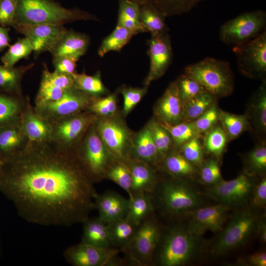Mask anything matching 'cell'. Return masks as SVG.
Segmentation results:
<instances>
[{"label": "cell", "mask_w": 266, "mask_h": 266, "mask_svg": "<svg viewBox=\"0 0 266 266\" xmlns=\"http://www.w3.org/2000/svg\"><path fill=\"white\" fill-rule=\"evenodd\" d=\"M237 66L243 74L264 81L266 73V31L254 38L233 47Z\"/></svg>", "instance_id": "obj_10"}, {"label": "cell", "mask_w": 266, "mask_h": 266, "mask_svg": "<svg viewBox=\"0 0 266 266\" xmlns=\"http://www.w3.org/2000/svg\"><path fill=\"white\" fill-rule=\"evenodd\" d=\"M93 20L97 19L87 11L66 8L53 0H17L14 26H64L76 21Z\"/></svg>", "instance_id": "obj_3"}, {"label": "cell", "mask_w": 266, "mask_h": 266, "mask_svg": "<svg viewBox=\"0 0 266 266\" xmlns=\"http://www.w3.org/2000/svg\"><path fill=\"white\" fill-rule=\"evenodd\" d=\"M250 115L256 128L265 132L266 130V87L263 81L252 99L250 104Z\"/></svg>", "instance_id": "obj_36"}, {"label": "cell", "mask_w": 266, "mask_h": 266, "mask_svg": "<svg viewBox=\"0 0 266 266\" xmlns=\"http://www.w3.org/2000/svg\"><path fill=\"white\" fill-rule=\"evenodd\" d=\"M135 33L123 27L116 25L114 30L102 41L98 51L100 57L111 51H119L131 40Z\"/></svg>", "instance_id": "obj_34"}, {"label": "cell", "mask_w": 266, "mask_h": 266, "mask_svg": "<svg viewBox=\"0 0 266 266\" xmlns=\"http://www.w3.org/2000/svg\"><path fill=\"white\" fill-rule=\"evenodd\" d=\"M10 31L9 27H3L0 25V53L10 45L11 41Z\"/></svg>", "instance_id": "obj_57"}, {"label": "cell", "mask_w": 266, "mask_h": 266, "mask_svg": "<svg viewBox=\"0 0 266 266\" xmlns=\"http://www.w3.org/2000/svg\"><path fill=\"white\" fill-rule=\"evenodd\" d=\"M13 28L29 40L36 56L50 52L67 31L61 25H15Z\"/></svg>", "instance_id": "obj_15"}, {"label": "cell", "mask_w": 266, "mask_h": 266, "mask_svg": "<svg viewBox=\"0 0 266 266\" xmlns=\"http://www.w3.org/2000/svg\"><path fill=\"white\" fill-rule=\"evenodd\" d=\"M117 25L132 31L136 34L147 32L146 29L142 24L138 23L119 12H118Z\"/></svg>", "instance_id": "obj_55"}, {"label": "cell", "mask_w": 266, "mask_h": 266, "mask_svg": "<svg viewBox=\"0 0 266 266\" xmlns=\"http://www.w3.org/2000/svg\"><path fill=\"white\" fill-rule=\"evenodd\" d=\"M17 0H0V25L13 27L17 10Z\"/></svg>", "instance_id": "obj_51"}, {"label": "cell", "mask_w": 266, "mask_h": 266, "mask_svg": "<svg viewBox=\"0 0 266 266\" xmlns=\"http://www.w3.org/2000/svg\"><path fill=\"white\" fill-rule=\"evenodd\" d=\"M95 98L72 87L66 90L59 99L34 105L33 108L40 116L51 122L88 109Z\"/></svg>", "instance_id": "obj_11"}, {"label": "cell", "mask_w": 266, "mask_h": 266, "mask_svg": "<svg viewBox=\"0 0 266 266\" xmlns=\"http://www.w3.org/2000/svg\"><path fill=\"white\" fill-rule=\"evenodd\" d=\"M146 217L139 225L133 239L122 251L128 264L137 266H153V258L162 228L155 213Z\"/></svg>", "instance_id": "obj_6"}, {"label": "cell", "mask_w": 266, "mask_h": 266, "mask_svg": "<svg viewBox=\"0 0 266 266\" xmlns=\"http://www.w3.org/2000/svg\"><path fill=\"white\" fill-rule=\"evenodd\" d=\"M105 178L115 182L124 190L129 198L131 193L132 176L130 168L126 162L116 160L107 170Z\"/></svg>", "instance_id": "obj_40"}, {"label": "cell", "mask_w": 266, "mask_h": 266, "mask_svg": "<svg viewBox=\"0 0 266 266\" xmlns=\"http://www.w3.org/2000/svg\"><path fill=\"white\" fill-rule=\"evenodd\" d=\"M20 123L30 141L41 142L52 140L51 122L35 111L30 100L22 113Z\"/></svg>", "instance_id": "obj_21"}, {"label": "cell", "mask_w": 266, "mask_h": 266, "mask_svg": "<svg viewBox=\"0 0 266 266\" xmlns=\"http://www.w3.org/2000/svg\"><path fill=\"white\" fill-rule=\"evenodd\" d=\"M200 235L176 223L162 230L153 258V265L182 266L191 261L200 248Z\"/></svg>", "instance_id": "obj_2"}, {"label": "cell", "mask_w": 266, "mask_h": 266, "mask_svg": "<svg viewBox=\"0 0 266 266\" xmlns=\"http://www.w3.org/2000/svg\"><path fill=\"white\" fill-rule=\"evenodd\" d=\"M126 162L131 172L132 196L141 193L152 194L159 182L153 167L142 161L131 158Z\"/></svg>", "instance_id": "obj_22"}, {"label": "cell", "mask_w": 266, "mask_h": 266, "mask_svg": "<svg viewBox=\"0 0 266 266\" xmlns=\"http://www.w3.org/2000/svg\"><path fill=\"white\" fill-rule=\"evenodd\" d=\"M175 81L183 103L205 91L196 79L185 73L181 75Z\"/></svg>", "instance_id": "obj_45"}, {"label": "cell", "mask_w": 266, "mask_h": 266, "mask_svg": "<svg viewBox=\"0 0 266 266\" xmlns=\"http://www.w3.org/2000/svg\"><path fill=\"white\" fill-rule=\"evenodd\" d=\"M106 225L113 247L121 250V252L132 240L139 226L125 217Z\"/></svg>", "instance_id": "obj_29"}, {"label": "cell", "mask_w": 266, "mask_h": 266, "mask_svg": "<svg viewBox=\"0 0 266 266\" xmlns=\"http://www.w3.org/2000/svg\"><path fill=\"white\" fill-rule=\"evenodd\" d=\"M247 264L253 266H266V253L265 252H259L249 256L246 259Z\"/></svg>", "instance_id": "obj_56"}, {"label": "cell", "mask_w": 266, "mask_h": 266, "mask_svg": "<svg viewBox=\"0 0 266 266\" xmlns=\"http://www.w3.org/2000/svg\"><path fill=\"white\" fill-rule=\"evenodd\" d=\"M252 177L244 173L231 180H222L208 188L206 194L220 203L229 207L241 205L252 196L255 185Z\"/></svg>", "instance_id": "obj_12"}, {"label": "cell", "mask_w": 266, "mask_h": 266, "mask_svg": "<svg viewBox=\"0 0 266 266\" xmlns=\"http://www.w3.org/2000/svg\"><path fill=\"white\" fill-rule=\"evenodd\" d=\"M89 44V38L86 34L67 30L50 53L52 58L72 57L79 59L86 53Z\"/></svg>", "instance_id": "obj_23"}, {"label": "cell", "mask_w": 266, "mask_h": 266, "mask_svg": "<svg viewBox=\"0 0 266 266\" xmlns=\"http://www.w3.org/2000/svg\"><path fill=\"white\" fill-rule=\"evenodd\" d=\"M203 141V149L215 157L222 156L229 137L222 126H215L206 132Z\"/></svg>", "instance_id": "obj_39"}, {"label": "cell", "mask_w": 266, "mask_h": 266, "mask_svg": "<svg viewBox=\"0 0 266 266\" xmlns=\"http://www.w3.org/2000/svg\"><path fill=\"white\" fill-rule=\"evenodd\" d=\"M216 97L204 91L196 97L184 103V121L191 122L199 117L212 105Z\"/></svg>", "instance_id": "obj_35"}, {"label": "cell", "mask_w": 266, "mask_h": 266, "mask_svg": "<svg viewBox=\"0 0 266 266\" xmlns=\"http://www.w3.org/2000/svg\"><path fill=\"white\" fill-rule=\"evenodd\" d=\"M147 91V86L144 88H125L122 90L124 98L123 111L128 113L141 100Z\"/></svg>", "instance_id": "obj_52"}, {"label": "cell", "mask_w": 266, "mask_h": 266, "mask_svg": "<svg viewBox=\"0 0 266 266\" xmlns=\"http://www.w3.org/2000/svg\"><path fill=\"white\" fill-rule=\"evenodd\" d=\"M162 162L165 169L176 178L183 179L192 176L197 172V166L188 161L181 153H167Z\"/></svg>", "instance_id": "obj_32"}, {"label": "cell", "mask_w": 266, "mask_h": 266, "mask_svg": "<svg viewBox=\"0 0 266 266\" xmlns=\"http://www.w3.org/2000/svg\"><path fill=\"white\" fill-rule=\"evenodd\" d=\"M2 162L0 192L28 222L69 226L83 223L95 209L97 193L77 147L29 141Z\"/></svg>", "instance_id": "obj_1"}, {"label": "cell", "mask_w": 266, "mask_h": 266, "mask_svg": "<svg viewBox=\"0 0 266 266\" xmlns=\"http://www.w3.org/2000/svg\"><path fill=\"white\" fill-rule=\"evenodd\" d=\"M32 52L33 48L30 41L24 37L19 38L14 44L9 46L0 60L3 66L13 67L20 60L28 59Z\"/></svg>", "instance_id": "obj_38"}, {"label": "cell", "mask_w": 266, "mask_h": 266, "mask_svg": "<svg viewBox=\"0 0 266 266\" xmlns=\"http://www.w3.org/2000/svg\"><path fill=\"white\" fill-rule=\"evenodd\" d=\"M160 124L168 132L177 147H181L190 139L200 136L190 122L171 125L161 122Z\"/></svg>", "instance_id": "obj_43"}, {"label": "cell", "mask_w": 266, "mask_h": 266, "mask_svg": "<svg viewBox=\"0 0 266 266\" xmlns=\"http://www.w3.org/2000/svg\"><path fill=\"white\" fill-rule=\"evenodd\" d=\"M88 113L81 112L50 121L52 129V140L64 147H76V144L94 121L93 116Z\"/></svg>", "instance_id": "obj_14"}, {"label": "cell", "mask_w": 266, "mask_h": 266, "mask_svg": "<svg viewBox=\"0 0 266 266\" xmlns=\"http://www.w3.org/2000/svg\"><path fill=\"white\" fill-rule=\"evenodd\" d=\"M89 129L83 146L77 150L82 166L94 183L105 178L107 170L116 159L106 148L96 127L91 126Z\"/></svg>", "instance_id": "obj_8"}, {"label": "cell", "mask_w": 266, "mask_h": 266, "mask_svg": "<svg viewBox=\"0 0 266 266\" xmlns=\"http://www.w3.org/2000/svg\"><path fill=\"white\" fill-rule=\"evenodd\" d=\"M214 103L204 113L190 123L200 135L206 133L216 124L218 120V110Z\"/></svg>", "instance_id": "obj_46"}, {"label": "cell", "mask_w": 266, "mask_h": 266, "mask_svg": "<svg viewBox=\"0 0 266 266\" xmlns=\"http://www.w3.org/2000/svg\"><path fill=\"white\" fill-rule=\"evenodd\" d=\"M156 147L158 164H160L168 153L171 144V137L160 123L152 122L149 125Z\"/></svg>", "instance_id": "obj_44"}, {"label": "cell", "mask_w": 266, "mask_h": 266, "mask_svg": "<svg viewBox=\"0 0 266 266\" xmlns=\"http://www.w3.org/2000/svg\"><path fill=\"white\" fill-rule=\"evenodd\" d=\"M65 91L41 79L35 99V105L56 100L62 97Z\"/></svg>", "instance_id": "obj_49"}, {"label": "cell", "mask_w": 266, "mask_h": 266, "mask_svg": "<svg viewBox=\"0 0 266 266\" xmlns=\"http://www.w3.org/2000/svg\"><path fill=\"white\" fill-rule=\"evenodd\" d=\"M218 120L231 139L237 138L250 127L248 114L236 115L219 109Z\"/></svg>", "instance_id": "obj_33"}, {"label": "cell", "mask_w": 266, "mask_h": 266, "mask_svg": "<svg viewBox=\"0 0 266 266\" xmlns=\"http://www.w3.org/2000/svg\"><path fill=\"white\" fill-rule=\"evenodd\" d=\"M184 73L216 98L227 97L233 91V73L230 64L226 61L206 58L187 66Z\"/></svg>", "instance_id": "obj_5"}, {"label": "cell", "mask_w": 266, "mask_h": 266, "mask_svg": "<svg viewBox=\"0 0 266 266\" xmlns=\"http://www.w3.org/2000/svg\"><path fill=\"white\" fill-rule=\"evenodd\" d=\"M201 181L210 186L221 181L222 178L219 164L216 160L208 159L203 162L200 172Z\"/></svg>", "instance_id": "obj_47"}, {"label": "cell", "mask_w": 266, "mask_h": 266, "mask_svg": "<svg viewBox=\"0 0 266 266\" xmlns=\"http://www.w3.org/2000/svg\"><path fill=\"white\" fill-rule=\"evenodd\" d=\"M2 160H1V158L0 156V175H1V169H2Z\"/></svg>", "instance_id": "obj_60"}, {"label": "cell", "mask_w": 266, "mask_h": 266, "mask_svg": "<svg viewBox=\"0 0 266 266\" xmlns=\"http://www.w3.org/2000/svg\"><path fill=\"white\" fill-rule=\"evenodd\" d=\"M29 141L20 123L0 128V156L2 161L19 153Z\"/></svg>", "instance_id": "obj_24"}, {"label": "cell", "mask_w": 266, "mask_h": 266, "mask_svg": "<svg viewBox=\"0 0 266 266\" xmlns=\"http://www.w3.org/2000/svg\"><path fill=\"white\" fill-rule=\"evenodd\" d=\"M96 128L108 151L116 160L126 162L130 134L125 127L115 120L103 119L98 121Z\"/></svg>", "instance_id": "obj_18"}, {"label": "cell", "mask_w": 266, "mask_h": 266, "mask_svg": "<svg viewBox=\"0 0 266 266\" xmlns=\"http://www.w3.org/2000/svg\"><path fill=\"white\" fill-rule=\"evenodd\" d=\"M166 17L158 12L147 6L140 7V20L147 32L151 34L167 33Z\"/></svg>", "instance_id": "obj_41"}, {"label": "cell", "mask_w": 266, "mask_h": 266, "mask_svg": "<svg viewBox=\"0 0 266 266\" xmlns=\"http://www.w3.org/2000/svg\"><path fill=\"white\" fill-rule=\"evenodd\" d=\"M128 209L125 217L137 225L155 211L151 194L141 193L129 198Z\"/></svg>", "instance_id": "obj_31"}, {"label": "cell", "mask_w": 266, "mask_h": 266, "mask_svg": "<svg viewBox=\"0 0 266 266\" xmlns=\"http://www.w3.org/2000/svg\"><path fill=\"white\" fill-rule=\"evenodd\" d=\"M148 55L150 68L145 80L146 86L163 76L172 62V48L167 33L151 34L148 41Z\"/></svg>", "instance_id": "obj_16"}, {"label": "cell", "mask_w": 266, "mask_h": 266, "mask_svg": "<svg viewBox=\"0 0 266 266\" xmlns=\"http://www.w3.org/2000/svg\"><path fill=\"white\" fill-rule=\"evenodd\" d=\"M155 211L177 217L201 207L202 200L191 186L183 179L175 178L159 181L151 194Z\"/></svg>", "instance_id": "obj_4"}, {"label": "cell", "mask_w": 266, "mask_h": 266, "mask_svg": "<svg viewBox=\"0 0 266 266\" xmlns=\"http://www.w3.org/2000/svg\"><path fill=\"white\" fill-rule=\"evenodd\" d=\"M258 217L249 208L234 214L220 231L211 247V253L224 255L245 243L256 230Z\"/></svg>", "instance_id": "obj_7"}, {"label": "cell", "mask_w": 266, "mask_h": 266, "mask_svg": "<svg viewBox=\"0 0 266 266\" xmlns=\"http://www.w3.org/2000/svg\"><path fill=\"white\" fill-rule=\"evenodd\" d=\"M253 205L256 207H264L266 204V178L264 177L256 185L252 194Z\"/></svg>", "instance_id": "obj_54"}, {"label": "cell", "mask_w": 266, "mask_h": 266, "mask_svg": "<svg viewBox=\"0 0 266 266\" xmlns=\"http://www.w3.org/2000/svg\"><path fill=\"white\" fill-rule=\"evenodd\" d=\"M266 170V147L265 144L256 146L248 154L245 161V173L254 176L261 175Z\"/></svg>", "instance_id": "obj_42"}, {"label": "cell", "mask_w": 266, "mask_h": 266, "mask_svg": "<svg viewBox=\"0 0 266 266\" xmlns=\"http://www.w3.org/2000/svg\"><path fill=\"white\" fill-rule=\"evenodd\" d=\"M153 9L166 18L187 13L206 0H131Z\"/></svg>", "instance_id": "obj_26"}, {"label": "cell", "mask_w": 266, "mask_h": 266, "mask_svg": "<svg viewBox=\"0 0 266 266\" xmlns=\"http://www.w3.org/2000/svg\"><path fill=\"white\" fill-rule=\"evenodd\" d=\"M183 105L174 81L169 84L158 101L155 113L162 122L176 124L184 121Z\"/></svg>", "instance_id": "obj_20"}, {"label": "cell", "mask_w": 266, "mask_h": 266, "mask_svg": "<svg viewBox=\"0 0 266 266\" xmlns=\"http://www.w3.org/2000/svg\"><path fill=\"white\" fill-rule=\"evenodd\" d=\"M78 60V59L72 57L53 58L54 70L61 73L73 74L75 73L76 63Z\"/></svg>", "instance_id": "obj_53"}, {"label": "cell", "mask_w": 266, "mask_h": 266, "mask_svg": "<svg viewBox=\"0 0 266 266\" xmlns=\"http://www.w3.org/2000/svg\"><path fill=\"white\" fill-rule=\"evenodd\" d=\"M100 99L109 110L111 115L114 113L116 110V102L114 95H109L105 98Z\"/></svg>", "instance_id": "obj_58"}, {"label": "cell", "mask_w": 266, "mask_h": 266, "mask_svg": "<svg viewBox=\"0 0 266 266\" xmlns=\"http://www.w3.org/2000/svg\"><path fill=\"white\" fill-rule=\"evenodd\" d=\"M131 159L142 161L153 167L159 165L157 152L149 126L145 127L136 136L133 157Z\"/></svg>", "instance_id": "obj_28"}, {"label": "cell", "mask_w": 266, "mask_h": 266, "mask_svg": "<svg viewBox=\"0 0 266 266\" xmlns=\"http://www.w3.org/2000/svg\"><path fill=\"white\" fill-rule=\"evenodd\" d=\"M266 13L263 10L243 13L224 23L219 30L220 40L237 46L256 37L266 30Z\"/></svg>", "instance_id": "obj_9"}, {"label": "cell", "mask_w": 266, "mask_h": 266, "mask_svg": "<svg viewBox=\"0 0 266 266\" xmlns=\"http://www.w3.org/2000/svg\"><path fill=\"white\" fill-rule=\"evenodd\" d=\"M74 74L61 73L55 70L51 72L49 70L46 64H44L41 79L66 90L73 87Z\"/></svg>", "instance_id": "obj_50"}, {"label": "cell", "mask_w": 266, "mask_h": 266, "mask_svg": "<svg viewBox=\"0 0 266 266\" xmlns=\"http://www.w3.org/2000/svg\"><path fill=\"white\" fill-rule=\"evenodd\" d=\"M94 201L98 217L106 224L122 219L127 214L129 200L114 191L97 193Z\"/></svg>", "instance_id": "obj_19"}, {"label": "cell", "mask_w": 266, "mask_h": 266, "mask_svg": "<svg viewBox=\"0 0 266 266\" xmlns=\"http://www.w3.org/2000/svg\"><path fill=\"white\" fill-rule=\"evenodd\" d=\"M81 242L101 248H113L106 224L99 217L87 218L83 223Z\"/></svg>", "instance_id": "obj_27"}, {"label": "cell", "mask_w": 266, "mask_h": 266, "mask_svg": "<svg viewBox=\"0 0 266 266\" xmlns=\"http://www.w3.org/2000/svg\"><path fill=\"white\" fill-rule=\"evenodd\" d=\"M73 87L94 98L104 94L106 91L99 72L94 75L75 73Z\"/></svg>", "instance_id": "obj_37"}, {"label": "cell", "mask_w": 266, "mask_h": 266, "mask_svg": "<svg viewBox=\"0 0 266 266\" xmlns=\"http://www.w3.org/2000/svg\"><path fill=\"white\" fill-rule=\"evenodd\" d=\"M33 66V63L27 66L8 67L0 64V91L10 94H22V78Z\"/></svg>", "instance_id": "obj_30"}, {"label": "cell", "mask_w": 266, "mask_h": 266, "mask_svg": "<svg viewBox=\"0 0 266 266\" xmlns=\"http://www.w3.org/2000/svg\"><path fill=\"white\" fill-rule=\"evenodd\" d=\"M30 98L0 91V128L19 123Z\"/></svg>", "instance_id": "obj_25"}, {"label": "cell", "mask_w": 266, "mask_h": 266, "mask_svg": "<svg viewBox=\"0 0 266 266\" xmlns=\"http://www.w3.org/2000/svg\"><path fill=\"white\" fill-rule=\"evenodd\" d=\"M256 230L260 240L265 242L266 241V224L264 218L258 221Z\"/></svg>", "instance_id": "obj_59"}, {"label": "cell", "mask_w": 266, "mask_h": 266, "mask_svg": "<svg viewBox=\"0 0 266 266\" xmlns=\"http://www.w3.org/2000/svg\"><path fill=\"white\" fill-rule=\"evenodd\" d=\"M230 207L223 203L200 207L190 212L187 229L191 233L201 236L207 231L219 232L227 221Z\"/></svg>", "instance_id": "obj_17"}, {"label": "cell", "mask_w": 266, "mask_h": 266, "mask_svg": "<svg viewBox=\"0 0 266 266\" xmlns=\"http://www.w3.org/2000/svg\"><path fill=\"white\" fill-rule=\"evenodd\" d=\"M199 137L190 139L181 146L182 155L196 166H201L204 161L203 148Z\"/></svg>", "instance_id": "obj_48"}, {"label": "cell", "mask_w": 266, "mask_h": 266, "mask_svg": "<svg viewBox=\"0 0 266 266\" xmlns=\"http://www.w3.org/2000/svg\"><path fill=\"white\" fill-rule=\"evenodd\" d=\"M120 252L117 248H101L81 242L67 248L64 256L73 266H118Z\"/></svg>", "instance_id": "obj_13"}]
</instances>
